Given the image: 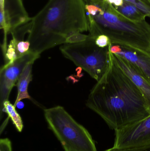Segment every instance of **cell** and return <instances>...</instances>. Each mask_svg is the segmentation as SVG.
<instances>
[{"label":"cell","instance_id":"16","mask_svg":"<svg viewBox=\"0 0 150 151\" xmlns=\"http://www.w3.org/2000/svg\"><path fill=\"white\" fill-rule=\"evenodd\" d=\"M88 37H89V35L83 34L80 32L76 33L68 37L66 39L65 43L74 44V43H80L87 40Z\"/></svg>","mask_w":150,"mask_h":151},{"label":"cell","instance_id":"19","mask_svg":"<svg viewBox=\"0 0 150 151\" xmlns=\"http://www.w3.org/2000/svg\"><path fill=\"white\" fill-rule=\"evenodd\" d=\"M0 151H12L11 142L7 138L0 140Z\"/></svg>","mask_w":150,"mask_h":151},{"label":"cell","instance_id":"17","mask_svg":"<svg viewBox=\"0 0 150 151\" xmlns=\"http://www.w3.org/2000/svg\"><path fill=\"white\" fill-rule=\"evenodd\" d=\"M96 45L101 48L108 47L111 44L110 39L106 35H100L97 36L95 39Z\"/></svg>","mask_w":150,"mask_h":151},{"label":"cell","instance_id":"8","mask_svg":"<svg viewBox=\"0 0 150 151\" xmlns=\"http://www.w3.org/2000/svg\"><path fill=\"white\" fill-rule=\"evenodd\" d=\"M40 55L29 51L23 56L15 60L10 64H5L0 70V111L1 114L4 103L9 100L12 88L17 82L26 65L34 63Z\"/></svg>","mask_w":150,"mask_h":151},{"label":"cell","instance_id":"20","mask_svg":"<svg viewBox=\"0 0 150 151\" xmlns=\"http://www.w3.org/2000/svg\"><path fill=\"white\" fill-rule=\"evenodd\" d=\"M86 4L93 3L97 2L100 1H105V0H84Z\"/></svg>","mask_w":150,"mask_h":151},{"label":"cell","instance_id":"3","mask_svg":"<svg viewBox=\"0 0 150 151\" xmlns=\"http://www.w3.org/2000/svg\"><path fill=\"white\" fill-rule=\"evenodd\" d=\"M90 23L89 35L95 39L106 35L111 44L128 47L150 54V24L144 20L132 21L105 1L86 4Z\"/></svg>","mask_w":150,"mask_h":151},{"label":"cell","instance_id":"10","mask_svg":"<svg viewBox=\"0 0 150 151\" xmlns=\"http://www.w3.org/2000/svg\"><path fill=\"white\" fill-rule=\"evenodd\" d=\"M111 53L114 63L141 92L150 112V83L131 63L116 54Z\"/></svg>","mask_w":150,"mask_h":151},{"label":"cell","instance_id":"7","mask_svg":"<svg viewBox=\"0 0 150 151\" xmlns=\"http://www.w3.org/2000/svg\"><path fill=\"white\" fill-rule=\"evenodd\" d=\"M150 145V115L115 131L114 147L134 148Z\"/></svg>","mask_w":150,"mask_h":151},{"label":"cell","instance_id":"15","mask_svg":"<svg viewBox=\"0 0 150 151\" xmlns=\"http://www.w3.org/2000/svg\"><path fill=\"white\" fill-rule=\"evenodd\" d=\"M134 4L146 17L150 18V1L149 0H124Z\"/></svg>","mask_w":150,"mask_h":151},{"label":"cell","instance_id":"4","mask_svg":"<svg viewBox=\"0 0 150 151\" xmlns=\"http://www.w3.org/2000/svg\"><path fill=\"white\" fill-rule=\"evenodd\" d=\"M48 128L55 135L65 151H97L88 130L77 122L62 106L44 110Z\"/></svg>","mask_w":150,"mask_h":151},{"label":"cell","instance_id":"1","mask_svg":"<svg viewBox=\"0 0 150 151\" xmlns=\"http://www.w3.org/2000/svg\"><path fill=\"white\" fill-rule=\"evenodd\" d=\"M110 57L109 67L91 91L86 105L115 131L148 117L150 112L141 92L114 63L110 50Z\"/></svg>","mask_w":150,"mask_h":151},{"label":"cell","instance_id":"6","mask_svg":"<svg viewBox=\"0 0 150 151\" xmlns=\"http://www.w3.org/2000/svg\"><path fill=\"white\" fill-rule=\"evenodd\" d=\"M26 12L22 0H4L3 6L0 8L1 28L4 33L1 46L4 55L8 48L7 35L15 29L31 20Z\"/></svg>","mask_w":150,"mask_h":151},{"label":"cell","instance_id":"12","mask_svg":"<svg viewBox=\"0 0 150 151\" xmlns=\"http://www.w3.org/2000/svg\"><path fill=\"white\" fill-rule=\"evenodd\" d=\"M114 7L121 14L135 22L143 21L147 17L134 4L124 0L121 5Z\"/></svg>","mask_w":150,"mask_h":151},{"label":"cell","instance_id":"22","mask_svg":"<svg viewBox=\"0 0 150 151\" xmlns=\"http://www.w3.org/2000/svg\"><path fill=\"white\" fill-rule=\"evenodd\" d=\"M4 4V0H0V8H1L3 6Z\"/></svg>","mask_w":150,"mask_h":151},{"label":"cell","instance_id":"11","mask_svg":"<svg viewBox=\"0 0 150 151\" xmlns=\"http://www.w3.org/2000/svg\"><path fill=\"white\" fill-rule=\"evenodd\" d=\"M33 63H30L26 65L17 82L18 92L14 104L15 107L16 104L23 99H31V97L28 93V87L30 82L32 81V71Z\"/></svg>","mask_w":150,"mask_h":151},{"label":"cell","instance_id":"23","mask_svg":"<svg viewBox=\"0 0 150 151\" xmlns=\"http://www.w3.org/2000/svg\"><path fill=\"white\" fill-rule=\"evenodd\" d=\"M149 1H150V0H149Z\"/></svg>","mask_w":150,"mask_h":151},{"label":"cell","instance_id":"5","mask_svg":"<svg viewBox=\"0 0 150 151\" xmlns=\"http://www.w3.org/2000/svg\"><path fill=\"white\" fill-rule=\"evenodd\" d=\"M110 45L105 48L100 47L96 45L95 39L89 35L85 41L74 44L65 43L60 50L65 58L81 67L97 82L109 67Z\"/></svg>","mask_w":150,"mask_h":151},{"label":"cell","instance_id":"18","mask_svg":"<svg viewBox=\"0 0 150 151\" xmlns=\"http://www.w3.org/2000/svg\"><path fill=\"white\" fill-rule=\"evenodd\" d=\"M105 151H150V145L134 148H117L112 147Z\"/></svg>","mask_w":150,"mask_h":151},{"label":"cell","instance_id":"2","mask_svg":"<svg viewBox=\"0 0 150 151\" xmlns=\"http://www.w3.org/2000/svg\"><path fill=\"white\" fill-rule=\"evenodd\" d=\"M85 4L84 0H49L30 22L29 51L40 55L65 44L73 34L89 31Z\"/></svg>","mask_w":150,"mask_h":151},{"label":"cell","instance_id":"13","mask_svg":"<svg viewBox=\"0 0 150 151\" xmlns=\"http://www.w3.org/2000/svg\"><path fill=\"white\" fill-rule=\"evenodd\" d=\"M2 113H5L8 115V118H10L18 132H21L23 128V124L21 116L17 111L16 107L11 104L9 100L5 101L4 103L3 108L2 109L1 118H2Z\"/></svg>","mask_w":150,"mask_h":151},{"label":"cell","instance_id":"21","mask_svg":"<svg viewBox=\"0 0 150 151\" xmlns=\"http://www.w3.org/2000/svg\"><path fill=\"white\" fill-rule=\"evenodd\" d=\"M23 102H21V101H19V102H18V103L16 104V107L17 106L18 108H23Z\"/></svg>","mask_w":150,"mask_h":151},{"label":"cell","instance_id":"14","mask_svg":"<svg viewBox=\"0 0 150 151\" xmlns=\"http://www.w3.org/2000/svg\"><path fill=\"white\" fill-rule=\"evenodd\" d=\"M30 45V42L28 41L20 40L12 36V39L8 47L16 54L18 58L29 52Z\"/></svg>","mask_w":150,"mask_h":151},{"label":"cell","instance_id":"9","mask_svg":"<svg viewBox=\"0 0 150 151\" xmlns=\"http://www.w3.org/2000/svg\"><path fill=\"white\" fill-rule=\"evenodd\" d=\"M110 50L112 54L131 63L150 83V54L128 47L112 44L110 45Z\"/></svg>","mask_w":150,"mask_h":151}]
</instances>
